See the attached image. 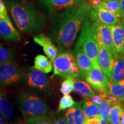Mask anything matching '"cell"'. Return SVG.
I'll list each match as a JSON object with an SVG mask.
<instances>
[{
  "label": "cell",
  "mask_w": 124,
  "mask_h": 124,
  "mask_svg": "<svg viewBox=\"0 0 124 124\" xmlns=\"http://www.w3.org/2000/svg\"><path fill=\"white\" fill-rule=\"evenodd\" d=\"M51 62H52L44 55H38L35 58L33 67L42 71L45 74L49 73L52 70V64Z\"/></svg>",
  "instance_id": "20"
},
{
  "label": "cell",
  "mask_w": 124,
  "mask_h": 124,
  "mask_svg": "<svg viewBox=\"0 0 124 124\" xmlns=\"http://www.w3.org/2000/svg\"><path fill=\"white\" fill-rule=\"evenodd\" d=\"M20 110L25 118L44 116L48 111L46 102L38 96L24 93L19 97Z\"/></svg>",
  "instance_id": "5"
},
{
  "label": "cell",
  "mask_w": 124,
  "mask_h": 124,
  "mask_svg": "<svg viewBox=\"0 0 124 124\" xmlns=\"http://www.w3.org/2000/svg\"><path fill=\"white\" fill-rule=\"evenodd\" d=\"M74 91L86 98H90L96 95L95 93L93 90L89 83L78 79H74Z\"/></svg>",
  "instance_id": "18"
},
{
  "label": "cell",
  "mask_w": 124,
  "mask_h": 124,
  "mask_svg": "<svg viewBox=\"0 0 124 124\" xmlns=\"http://www.w3.org/2000/svg\"><path fill=\"white\" fill-rule=\"evenodd\" d=\"M85 79L95 90L102 91L108 95H111V81L101 69L93 68L87 72Z\"/></svg>",
  "instance_id": "7"
},
{
  "label": "cell",
  "mask_w": 124,
  "mask_h": 124,
  "mask_svg": "<svg viewBox=\"0 0 124 124\" xmlns=\"http://www.w3.org/2000/svg\"><path fill=\"white\" fill-rule=\"evenodd\" d=\"M87 1L79 7L65 10L49 18L51 38L60 48H69L74 44L80 28L90 15Z\"/></svg>",
  "instance_id": "1"
},
{
  "label": "cell",
  "mask_w": 124,
  "mask_h": 124,
  "mask_svg": "<svg viewBox=\"0 0 124 124\" xmlns=\"http://www.w3.org/2000/svg\"><path fill=\"white\" fill-rule=\"evenodd\" d=\"M14 55L10 49L1 45L0 46V64L13 61Z\"/></svg>",
  "instance_id": "25"
},
{
  "label": "cell",
  "mask_w": 124,
  "mask_h": 124,
  "mask_svg": "<svg viewBox=\"0 0 124 124\" xmlns=\"http://www.w3.org/2000/svg\"><path fill=\"white\" fill-rule=\"evenodd\" d=\"M8 9L4 0H0V18H9Z\"/></svg>",
  "instance_id": "32"
},
{
  "label": "cell",
  "mask_w": 124,
  "mask_h": 124,
  "mask_svg": "<svg viewBox=\"0 0 124 124\" xmlns=\"http://www.w3.org/2000/svg\"><path fill=\"white\" fill-rule=\"evenodd\" d=\"M54 75L78 79L81 74L72 52L61 49L53 62Z\"/></svg>",
  "instance_id": "3"
},
{
  "label": "cell",
  "mask_w": 124,
  "mask_h": 124,
  "mask_svg": "<svg viewBox=\"0 0 124 124\" xmlns=\"http://www.w3.org/2000/svg\"><path fill=\"white\" fill-rule=\"evenodd\" d=\"M0 111L1 115L6 120H9L13 116V110L8 101L7 95L4 91H1L0 95Z\"/></svg>",
  "instance_id": "21"
},
{
  "label": "cell",
  "mask_w": 124,
  "mask_h": 124,
  "mask_svg": "<svg viewBox=\"0 0 124 124\" xmlns=\"http://www.w3.org/2000/svg\"><path fill=\"white\" fill-rule=\"evenodd\" d=\"M101 117L100 116L97 117L87 118L85 121L84 124H100Z\"/></svg>",
  "instance_id": "34"
},
{
  "label": "cell",
  "mask_w": 124,
  "mask_h": 124,
  "mask_svg": "<svg viewBox=\"0 0 124 124\" xmlns=\"http://www.w3.org/2000/svg\"><path fill=\"white\" fill-rule=\"evenodd\" d=\"M112 1V0H103V1Z\"/></svg>",
  "instance_id": "40"
},
{
  "label": "cell",
  "mask_w": 124,
  "mask_h": 124,
  "mask_svg": "<svg viewBox=\"0 0 124 124\" xmlns=\"http://www.w3.org/2000/svg\"><path fill=\"white\" fill-rule=\"evenodd\" d=\"M0 33L5 40L8 41H16L20 38L19 33L12 24L9 17L0 18Z\"/></svg>",
  "instance_id": "16"
},
{
  "label": "cell",
  "mask_w": 124,
  "mask_h": 124,
  "mask_svg": "<svg viewBox=\"0 0 124 124\" xmlns=\"http://www.w3.org/2000/svg\"><path fill=\"white\" fill-rule=\"evenodd\" d=\"M90 17L94 22L102 23L109 27L116 25L122 21L120 18L101 5L98 7H90Z\"/></svg>",
  "instance_id": "10"
},
{
  "label": "cell",
  "mask_w": 124,
  "mask_h": 124,
  "mask_svg": "<svg viewBox=\"0 0 124 124\" xmlns=\"http://www.w3.org/2000/svg\"><path fill=\"white\" fill-rule=\"evenodd\" d=\"M111 95L120 102H124V79L116 84L111 85Z\"/></svg>",
  "instance_id": "24"
},
{
  "label": "cell",
  "mask_w": 124,
  "mask_h": 124,
  "mask_svg": "<svg viewBox=\"0 0 124 124\" xmlns=\"http://www.w3.org/2000/svg\"><path fill=\"white\" fill-rule=\"evenodd\" d=\"M25 80L28 85L32 89L43 92L48 90V80L46 74L34 67L27 72Z\"/></svg>",
  "instance_id": "12"
},
{
  "label": "cell",
  "mask_w": 124,
  "mask_h": 124,
  "mask_svg": "<svg viewBox=\"0 0 124 124\" xmlns=\"http://www.w3.org/2000/svg\"><path fill=\"white\" fill-rule=\"evenodd\" d=\"M82 109L86 116V118L100 116L99 105L87 99L83 101Z\"/></svg>",
  "instance_id": "23"
},
{
  "label": "cell",
  "mask_w": 124,
  "mask_h": 124,
  "mask_svg": "<svg viewBox=\"0 0 124 124\" xmlns=\"http://www.w3.org/2000/svg\"><path fill=\"white\" fill-rule=\"evenodd\" d=\"M124 79V56H120L115 60L113 70L111 85L116 84Z\"/></svg>",
  "instance_id": "19"
},
{
  "label": "cell",
  "mask_w": 124,
  "mask_h": 124,
  "mask_svg": "<svg viewBox=\"0 0 124 124\" xmlns=\"http://www.w3.org/2000/svg\"><path fill=\"white\" fill-rule=\"evenodd\" d=\"M100 124H108V121L105 119H103L101 118V123Z\"/></svg>",
  "instance_id": "39"
},
{
  "label": "cell",
  "mask_w": 124,
  "mask_h": 124,
  "mask_svg": "<svg viewBox=\"0 0 124 124\" xmlns=\"http://www.w3.org/2000/svg\"><path fill=\"white\" fill-rule=\"evenodd\" d=\"M112 32L113 43L118 55L124 56V22L110 27Z\"/></svg>",
  "instance_id": "15"
},
{
  "label": "cell",
  "mask_w": 124,
  "mask_h": 124,
  "mask_svg": "<svg viewBox=\"0 0 124 124\" xmlns=\"http://www.w3.org/2000/svg\"><path fill=\"white\" fill-rule=\"evenodd\" d=\"M51 124H69L64 116H58L54 119L51 118Z\"/></svg>",
  "instance_id": "33"
},
{
  "label": "cell",
  "mask_w": 124,
  "mask_h": 124,
  "mask_svg": "<svg viewBox=\"0 0 124 124\" xmlns=\"http://www.w3.org/2000/svg\"><path fill=\"white\" fill-rule=\"evenodd\" d=\"M103 0H87V3L91 7H100Z\"/></svg>",
  "instance_id": "35"
},
{
  "label": "cell",
  "mask_w": 124,
  "mask_h": 124,
  "mask_svg": "<svg viewBox=\"0 0 124 124\" xmlns=\"http://www.w3.org/2000/svg\"><path fill=\"white\" fill-rule=\"evenodd\" d=\"M90 26V24L87 19L82 26L79 38L75 46L81 48L90 59L94 67L100 69L98 62V44L91 30Z\"/></svg>",
  "instance_id": "4"
},
{
  "label": "cell",
  "mask_w": 124,
  "mask_h": 124,
  "mask_svg": "<svg viewBox=\"0 0 124 124\" xmlns=\"http://www.w3.org/2000/svg\"><path fill=\"white\" fill-rule=\"evenodd\" d=\"M91 30L98 43L105 45L109 49L115 59L119 57L114 48L112 32L109 26L102 23L94 22L91 24Z\"/></svg>",
  "instance_id": "8"
},
{
  "label": "cell",
  "mask_w": 124,
  "mask_h": 124,
  "mask_svg": "<svg viewBox=\"0 0 124 124\" xmlns=\"http://www.w3.org/2000/svg\"><path fill=\"white\" fill-rule=\"evenodd\" d=\"M100 94L98 95H95L94 97L90 98H86L91 101H92L97 105H100L101 103L104 102L106 100V97L108 95L102 91H99Z\"/></svg>",
  "instance_id": "31"
},
{
  "label": "cell",
  "mask_w": 124,
  "mask_h": 124,
  "mask_svg": "<svg viewBox=\"0 0 124 124\" xmlns=\"http://www.w3.org/2000/svg\"><path fill=\"white\" fill-rule=\"evenodd\" d=\"M69 124H84L86 116L79 103H77L71 108H68L64 114Z\"/></svg>",
  "instance_id": "17"
},
{
  "label": "cell",
  "mask_w": 124,
  "mask_h": 124,
  "mask_svg": "<svg viewBox=\"0 0 124 124\" xmlns=\"http://www.w3.org/2000/svg\"><path fill=\"white\" fill-rule=\"evenodd\" d=\"M98 44L99 47L98 62L100 69L111 81L116 59L111 51L105 45L101 43H98Z\"/></svg>",
  "instance_id": "11"
},
{
  "label": "cell",
  "mask_w": 124,
  "mask_h": 124,
  "mask_svg": "<svg viewBox=\"0 0 124 124\" xmlns=\"http://www.w3.org/2000/svg\"><path fill=\"white\" fill-rule=\"evenodd\" d=\"M87 0H38L43 13L50 17L54 14L79 7Z\"/></svg>",
  "instance_id": "6"
},
{
  "label": "cell",
  "mask_w": 124,
  "mask_h": 124,
  "mask_svg": "<svg viewBox=\"0 0 124 124\" xmlns=\"http://www.w3.org/2000/svg\"><path fill=\"white\" fill-rule=\"evenodd\" d=\"M120 124H124V110H123L120 114Z\"/></svg>",
  "instance_id": "37"
},
{
  "label": "cell",
  "mask_w": 124,
  "mask_h": 124,
  "mask_svg": "<svg viewBox=\"0 0 124 124\" xmlns=\"http://www.w3.org/2000/svg\"><path fill=\"white\" fill-rule=\"evenodd\" d=\"M33 41L43 48L45 54L51 62H54L58 56L59 52L58 48L52 43L51 39L44 34L40 33L34 37Z\"/></svg>",
  "instance_id": "13"
},
{
  "label": "cell",
  "mask_w": 124,
  "mask_h": 124,
  "mask_svg": "<svg viewBox=\"0 0 124 124\" xmlns=\"http://www.w3.org/2000/svg\"><path fill=\"white\" fill-rule=\"evenodd\" d=\"M72 52L79 69L81 77L85 78L87 72L94 67L92 62L89 57L81 48L75 46Z\"/></svg>",
  "instance_id": "14"
},
{
  "label": "cell",
  "mask_w": 124,
  "mask_h": 124,
  "mask_svg": "<svg viewBox=\"0 0 124 124\" xmlns=\"http://www.w3.org/2000/svg\"><path fill=\"white\" fill-rule=\"evenodd\" d=\"M101 6L115 15L116 16L122 20V11L120 0H112L110 1H103Z\"/></svg>",
  "instance_id": "22"
},
{
  "label": "cell",
  "mask_w": 124,
  "mask_h": 124,
  "mask_svg": "<svg viewBox=\"0 0 124 124\" xmlns=\"http://www.w3.org/2000/svg\"><path fill=\"white\" fill-rule=\"evenodd\" d=\"M76 103H77L74 101L73 98L70 95H69V94L64 95V96L62 97L60 100L58 111H60L66 110L67 108H71Z\"/></svg>",
  "instance_id": "27"
},
{
  "label": "cell",
  "mask_w": 124,
  "mask_h": 124,
  "mask_svg": "<svg viewBox=\"0 0 124 124\" xmlns=\"http://www.w3.org/2000/svg\"><path fill=\"white\" fill-rule=\"evenodd\" d=\"M21 72L18 65L11 61L0 65V82L1 85H11L18 82Z\"/></svg>",
  "instance_id": "9"
},
{
  "label": "cell",
  "mask_w": 124,
  "mask_h": 124,
  "mask_svg": "<svg viewBox=\"0 0 124 124\" xmlns=\"http://www.w3.org/2000/svg\"><path fill=\"white\" fill-rule=\"evenodd\" d=\"M110 124V123H109V124Z\"/></svg>",
  "instance_id": "41"
},
{
  "label": "cell",
  "mask_w": 124,
  "mask_h": 124,
  "mask_svg": "<svg viewBox=\"0 0 124 124\" xmlns=\"http://www.w3.org/2000/svg\"><path fill=\"white\" fill-rule=\"evenodd\" d=\"M74 79H75L72 78H67L62 82L60 90L62 94L67 95L74 90Z\"/></svg>",
  "instance_id": "28"
},
{
  "label": "cell",
  "mask_w": 124,
  "mask_h": 124,
  "mask_svg": "<svg viewBox=\"0 0 124 124\" xmlns=\"http://www.w3.org/2000/svg\"><path fill=\"white\" fill-rule=\"evenodd\" d=\"M23 124H51V118L45 116L31 117L25 119Z\"/></svg>",
  "instance_id": "30"
},
{
  "label": "cell",
  "mask_w": 124,
  "mask_h": 124,
  "mask_svg": "<svg viewBox=\"0 0 124 124\" xmlns=\"http://www.w3.org/2000/svg\"><path fill=\"white\" fill-rule=\"evenodd\" d=\"M111 108H112V106L106 100L99 105L100 115L101 118L108 121L110 113Z\"/></svg>",
  "instance_id": "29"
},
{
  "label": "cell",
  "mask_w": 124,
  "mask_h": 124,
  "mask_svg": "<svg viewBox=\"0 0 124 124\" xmlns=\"http://www.w3.org/2000/svg\"><path fill=\"white\" fill-rule=\"evenodd\" d=\"M4 1L13 21L21 33H36L45 27L46 15L39 11L33 3L25 0Z\"/></svg>",
  "instance_id": "2"
},
{
  "label": "cell",
  "mask_w": 124,
  "mask_h": 124,
  "mask_svg": "<svg viewBox=\"0 0 124 124\" xmlns=\"http://www.w3.org/2000/svg\"><path fill=\"white\" fill-rule=\"evenodd\" d=\"M123 108L120 105H115L111 108L108 122L111 124H120V114Z\"/></svg>",
  "instance_id": "26"
},
{
  "label": "cell",
  "mask_w": 124,
  "mask_h": 124,
  "mask_svg": "<svg viewBox=\"0 0 124 124\" xmlns=\"http://www.w3.org/2000/svg\"><path fill=\"white\" fill-rule=\"evenodd\" d=\"M0 124H7V120L2 116L0 117Z\"/></svg>",
  "instance_id": "38"
},
{
  "label": "cell",
  "mask_w": 124,
  "mask_h": 124,
  "mask_svg": "<svg viewBox=\"0 0 124 124\" xmlns=\"http://www.w3.org/2000/svg\"><path fill=\"white\" fill-rule=\"evenodd\" d=\"M121 5V8H122V21L124 22V0H120Z\"/></svg>",
  "instance_id": "36"
}]
</instances>
